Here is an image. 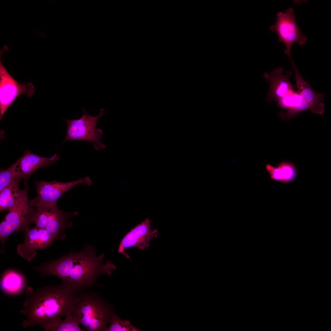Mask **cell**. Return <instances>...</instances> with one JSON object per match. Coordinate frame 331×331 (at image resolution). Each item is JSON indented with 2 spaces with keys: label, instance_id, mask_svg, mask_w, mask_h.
I'll return each instance as SVG.
<instances>
[{
  "label": "cell",
  "instance_id": "cell-10",
  "mask_svg": "<svg viewBox=\"0 0 331 331\" xmlns=\"http://www.w3.org/2000/svg\"><path fill=\"white\" fill-rule=\"evenodd\" d=\"M24 232L23 242L18 244L17 252L29 262L35 257L37 250L47 248L56 239L54 235L46 230L36 226L32 229L28 228Z\"/></svg>",
  "mask_w": 331,
  "mask_h": 331
},
{
  "label": "cell",
  "instance_id": "cell-17",
  "mask_svg": "<svg viewBox=\"0 0 331 331\" xmlns=\"http://www.w3.org/2000/svg\"><path fill=\"white\" fill-rule=\"evenodd\" d=\"M277 166L280 170L281 183L287 184L293 181L297 175L296 168L293 163L286 161L281 162Z\"/></svg>",
  "mask_w": 331,
  "mask_h": 331
},
{
  "label": "cell",
  "instance_id": "cell-15",
  "mask_svg": "<svg viewBox=\"0 0 331 331\" xmlns=\"http://www.w3.org/2000/svg\"><path fill=\"white\" fill-rule=\"evenodd\" d=\"M26 284L24 276L20 272L13 269L5 271L1 279V290L4 293L9 295H15L20 294L25 289Z\"/></svg>",
  "mask_w": 331,
  "mask_h": 331
},
{
  "label": "cell",
  "instance_id": "cell-19",
  "mask_svg": "<svg viewBox=\"0 0 331 331\" xmlns=\"http://www.w3.org/2000/svg\"><path fill=\"white\" fill-rule=\"evenodd\" d=\"M18 177H20L18 175L16 162L6 169H1L0 191L9 185Z\"/></svg>",
  "mask_w": 331,
  "mask_h": 331
},
{
  "label": "cell",
  "instance_id": "cell-2",
  "mask_svg": "<svg viewBox=\"0 0 331 331\" xmlns=\"http://www.w3.org/2000/svg\"><path fill=\"white\" fill-rule=\"evenodd\" d=\"M77 293L62 283L35 290L28 287L24 308L20 311L26 317L23 327L47 325L72 312Z\"/></svg>",
  "mask_w": 331,
  "mask_h": 331
},
{
  "label": "cell",
  "instance_id": "cell-18",
  "mask_svg": "<svg viewBox=\"0 0 331 331\" xmlns=\"http://www.w3.org/2000/svg\"><path fill=\"white\" fill-rule=\"evenodd\" d=\"M105 331H138L140 330L133 325L129 321L124 320L114 314L111 317Z\"/></svg>",
  "mask_w": 331,
  "mask_h": 331
},
{
  "label": "cell",
  "instance_id": "cell-6",
  "mask_svg": "<svg viewBox=\"0 0 331 331\" xmlns=\"http://www.w3.org/2000/svg\"><path fill=\"white\" fill-rule=\"evenodd\" d=\"M276 16V22L270 27V29L276 32L279 41L284 44L286 47L284 53L289 57L291 56V49L292 44L295 43L299 45H303L307 38L302 34L297 25L292 8L287 9L284 13H278Z\"/></svg>",
  "mask_w": 331,
  "mask_h": 331
},
{
  "label": "cell",
  "instance_id": "cell-13",
  "mask_svg": "<svg viewBox=\"0 0 331 331\" xmlns=\"http://www.w3.org/2000/svg\"><path fill=\"white\" fill-rule=\"evenodd\" d=\"M295 72L297 92L302 100L308 104L313 112L319 115L324 112L325 105L322 100L325 95L315 92L310 85L301 76L294 63L292 64Z\"/></svg>",
  "mask_w": 331,
  "mask_h": 331
},
{
  "label": "cell",
  "instance_id": "cell-14",
  "mask_svg": "<svg viewBox=\"0 0 331 331\" xmlns=\"http://www.w3.org/2000/svg\"><path fill=\"white\" fill-rule=\"evenodd\" d=\"M21 179L20 177H17L9 185L0 191L1 212L4 210H10L28 192V187L26 180L25 181L24 189L22 190L19 188V184Z\"/></svg>",
  "mask_w": 331,
  "mask_h": 331
},
{
  "label": "cell",
  "instance_id": "cell-12",
  "mask_svg": "<svg viewBox=\"0 0 331 331\" xmlns=\"http://www.w3.org/2000/svg\"><path fill=\"white\" fill-rule=\"evenodd\" d=\"M59 159L57 154L49 158L42 157L27 149L24 151L23 155L15 162L19 176L26 180L37 169L50 166Z\"/></svg>",
  "mask_w": 331,
  "mask_h": 331
},
{
  "label": "cell",
  "instance_id": "cell-8",
  "mask_svg": "<svg viewBox=\"0 0 331 331\" xmlns=\"http://www.w3.org/2000/svg\"><path fill=\"white\" fill-rule=\"evenodd\" d=\"M37 193L36 197L29 201L30 205H37L56 202L57 200L64 192L77 185L85 184L90 185L92 182L88 176L78 180L68 182L56 181L52 182L44 181H35Z\"/></svg>",
  "mask_w": 331,
  "mask_h": 331
},
{
  "label": "cell",
  "instance_id": "cell-1",
  "mask_svg": "<svg viewBox=\"0 0 331 331\" xmlns=\"http://www.w3.org/2000/svg\"><path fill=\"white\" fill-rule=\"evenodd\" d=\"M95 251L93 247L85 245L81 251L70 252L33 269L42 277L48 275L59 277L62 283L78 292L97 286L100 275L110 276L116 269L110 261L104 263L103 254L97 256Z\"/></svg>",
  "mask_w": 331,
  "mask_h": 331
},
{
  "label": "cell",
  "instance_id": "cell-3",
  "mask_svg": "<svg viewBox=\"0 0 331 331\" xmlns=\"http://www.w3.org/2000/svg\"><path fill=\"white\" fill-rule=\"evenodd\" d=\"M72 314L88 331H105L114 314L112 306L99 294L89 289L77 293Z\"/></svg>",
  "mask_w": 331,
  "mask_h": 331
},
{
  "label": "cell",
  "instance_id": "cell-7",
  "mask_svg": "<svg viewBox=\"0 0 331 331\" xmlns=\"http://www.w3.org/2000/svg\"><path fill=\"white\" fill-rule=\"evenodd\" d=\"M32 83H21L10 75L0 60V119L14 100L21 94L29 97L34 93Z\"/></svg>",
  "mask_w": 331,
  "mask_h": 331
},
{
  "label": "cell",
  "instance_id": "cell-4",
  "mask_svg": "<svg viewBox=\"0 0 331 331\" xmlns=\"http://www.w3.org/2000/svg\"><path fill=\"white\" fill-rule=\"evenodd\" d=\"M105 109L101 108L99 115L93 117L89 114L84 108H82L83 115L78 119L63 120L67 124V134L64 141L71 140H82L92 143L96 150H101L106 147L100 138L103 134L102 130L97 128L98 120L105 114Z\"/></svg>",
  "mask_w": 331,
  "mask_h": 331
},
{
  "label": "cell",
  "instance_id": "cell-5",
  "mask_svg": "<svg viewBox=\"0 0 331 331\" xmlns=\"http://www.w3.org/2000/svg\"><path fill=\"white\" fill-rule=\"evenodd\" d=\"M35 209L28 198V192L6 216L0 224V240L2 244L13 233L24 231L33 223Z\"/></svg>",
  "mask_w": 331,
  "mask_h": 331
},
{
  "label": "cell",
  "instance_id": "cell-16",
  "mask_svg": "<svg viewBox=\"0 0 331 331\" xmlns=\"http://www.w3.org/2000/svg\"><path fill=\"white\" fill-rule=\"evenodd\" d=\"M65 318L61 319L49 324L40 326L46 331H83L80 327L72 312L65 316Z\"/></svg>",
  "mask_w": 331,
  "mask_h": 331
},
{
  "label": "cell",
  "instance_id": "cell-9",
  "mask_svg": "<svg viewBox=\"0 0 331 331\" xmlns=\"http://www.w3.org/2000/svg\"><path fill=\"white\" fill-rule=\"evenodd\" d=\"M151 220L147 218L127 232L120 243L118 253L130 259L125 252L126 249L133 247L143 250L148 248L152 238H157L158 234L157 229H151Z\"/></svg>",
  "mask_w": 331,
  "mask_h": 331
},
{
  "label": "cell",
  "instance_id": "cell-11",
  "mask_svg": "<svg viewBox=\"0 0 331 331\" xmlns=\"http://www.w3.org/2000/svg\"><path fill=\"white\" fill-rule=\"evenodd\" d=\"M284 70L280 67L274 69L270 74L265 73L264 76L270 83L268 93L266 100L268 103L273 101H277L286 95L294 91L289 77L292 73L291 70L284 73Z\"/></svg>",
  "mask_w": 331,
  "mask_h": 331
}]
</instances>
